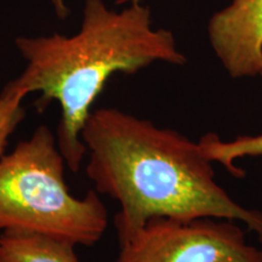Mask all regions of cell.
I'll return each mask as SVG.
<instances>
[{
  "instance_id": "6da1fadb",
  "label": "cell",
  "mask_w": 262,
  "mask_h": 262,
  "mask_svg": "<svg viewBox=\"0 0 262 262\" xmlns=\"http://www.w3.org/2000/svg\"><path fill=\"white\" fill-rule=\"evenodd\" d=\"M96 192L119 203V244L152 219L241 222L262 241V212L241 205L215 179L199 142L117 108L90 113L81 130Z\"/></svg>"
},
{
  "instance_id": "7a4b0ae2",
  "label": "cell",
  "mask_w": 262,
  "mask_h": 262,
  "mask_svg": "<svg viewBox=\"0 0 262 262\" xmlns=\"http://www.w3.org/2000/svg\"><path fill=\"white\" fill-rule=\"evenodd\" d=\"M15 44L26 67L14 83L27 94L40 93V108L51 101L60 104L56 142L72 172L79 171L86 155L81 130L111 75L187 61L172 33L153 29L149 9L139 3L117 12L102 0H86L77 34L18 37Z\"/></svg>"
},
{
  "instance_id": "3957f363",
  "label": "cell",
  "mask_w": 262,
  "mask_h": 262,
  "mask_svg": "<svg viewBox=\"0 0 262 262\" xmlns=\"http://www.w3.org/2000/svg\"><path fill=\"white\" fill-rule=\"evenodd\" d=\"M64 158L56 137L40 125L0 157V231L40 234L93 247L108 226L96 191L77 198L64 182Z\"/></svg>"
},
{
  "instance_id": "277c9868",
  "label": "cell",
  "mask_w": 262,
  "mask_h": 262,
  "mask_svg": "<svg viewBox=\"0 0 262 262\" xmlns=\"http://www.w3.org/2000/svg\"><path fill=\"white\" fill-rule=\"evenodd\" d=\"M114 262H262V250L234 221L158 217L120 243Z\"/></svg>"
},
{
  "instance_id": "5b68a950",
  "label": "cell",
  "mask_w": 262,
  "mask_h": 262,
  "mask_svg": "<svg viewBox=\"0 0 262 262\" xmlns=\"http://www.w3.org/2000/svg\"><path fill=\"white\" fill-rule=\"evenodd\" d=\"M216 57L234 79L262 72V0H233L209 22Z\"/></svg>"
},
{
  "instance_id": "8992f818",
  "label": "cell",
  "mask_w": 262,
  "mask_h": 262,
  "mask_svg": "<svg viewBox=\"0 0 262 262\" xmlns=\"http://www.w3.org/2000/svg\"><path fill=\"white\" fill-rule=\"evenodd\" d=\"M0 262H79L74 245L40 234L2 232Z\"/></svg>"
},
{
  "instance_id": "52a82bcc",
  "label": "cell",
  "mask_w": 262,
  "mask_h": 262,
  "mask_svg": "<svg viewBox=\"0 0 262 262\" xmlns=\"http://www.w3.org/2000/svg\"><path fill=\"white\" fill-rule=\"evenodd\" d=\"M260 77H262V72ZM198 142L206 158L212 163L224 165V168L235 178L244 176V172L235 165V160L247 157H262V134L222 140L216 134L209 133Z\"/></svg>"
},
{
  "instance_id": "ba28073f",
  "label": "cell",
  "mask_w": 262,
  "mask_h": 262,
  "mask_svg": "<svg viewBox=\"0 0 262 262\" xmlns=\"http://www.w3.org/2000/svg\"><path fill=\"white\" fill-rule=\"evenodd\" d=\"M27 93L11 80L0 93V157L4 155L9 139L25 118L22 106Z\"/></svg>"
},
{
  "instance_id": "9c48e42d",
  "label": "cell",
  "mask_w": 262,
  "mask_h": 262,
  "mask_svg": "<svg viewBox=\"0 0 262 262\" xmlns=\"http://www.w3.org/2000/svg\"><path fill=\"white\" fill-rule=\"evenodd\" d=\"M124 2H131V4H133V3H139V0H122L120 3ZM51 3L54 5L55 11H56L58 17L61 19H64L67 17L68 14H70V8L66 5V0H51Z\"/></svg>"
}]
</instances>
